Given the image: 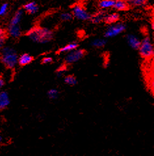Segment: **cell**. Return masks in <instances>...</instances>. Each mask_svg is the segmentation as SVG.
Segmentation results:
<instances>
[{
    "mask_svg": "<svg viewBox=\"0 0 154 156\" xmlns=\"http://www.w3.org/2000/svg\"><path fill=\"white\" fill-rule=\"evenodd\" d=\"M27 35L30 40L37 43H47L53 40V31L46 28L36 27L29 30Z\"/></svg>",
    "mask_w": 154,
    "mask_h": 156,
    "instance_id": "obj_1",
    "label": "cell"
},
{
    "mask_svg": "<svg viewBox=\"0 0 154 156\" xmlns=\"http://www.w3.org/2000/svg\"><path fill=\"white\" fill-rule=\"evenodd\" d=\"M19 56L16 51L12 47H3L1 51V60L5 66L12 69L18 64Z\"/></svg>",
    "mask_w": 154,
    "mask_h": 156,
    "instance_id": "obj_2",
    "label": "cell"
},
{
    "mask_svg": "<svg viewBox=\"0 0 154 156\" xmlns=\"http://www.w3.org/2000/svg\"><path fill=\"white\" fill-rule=\"evenodd\" d=\"M138 51L140 56L143 59H152L153 57L154 49L151 38L149 36H146L142 39L140 41Z\"/></svg>",
    "mask_w": 154,
    "mask_h": 156,
    "instance_id": "obj_3",
    "label": "cell"
},
{
    "mask_svg": "<svg viewBox=\"0 0 154 156\" xmlns=\"http://www.w3.org/2000/svg\"><path fill=\"white\" fill-rule=\"evenodd\" d=\"M126 30V26L123 23H114L110 24L109 27L106 29L104 32V37L112 38L116 37L124 32Z\"/></svg>",
    "mask_w": 154,
    "mask_h": 156,
    "instance_id": "obj_4",
    "label": "cell"
},
{
    "mask_svg": "<svg viewBox=\"0 0 154 156\" xmlns=\"http://www.w3.org/2000/svg\"><path fill=\"white\" fill-rule=\"evenodd\" d=\"M72 13L74 18L82 21L89 20L91 17V15L86 9L80 4H75L73 6L72 9Z\"/></svg>",
    "mask_w": 154,
    "mask_h": 156,
    "instance_id": "obj_5",
    "label": "cell"
},
{
    "mask_svg": "<svg viewBox=\"0 0 154 156\" xmlns=\"http://www.w3.org/2000/svg\"><path fill=\"white\" fill-rule=\"evenodd\" d=\"M85 54H86V51L84 49H81L78 48L74 49L66 53L65 58V62L66 64H72L76 63L85 57Z\"/></svg>",
    "mask_w": 154,
    "mask_h": 156,
    "instance_id": "obj_6",
    "label": "cell"
},
{
    "mask_svg": "<svg viewBox=\"0 0 154 156\" xmlns=\"http://www.w3.org/2000/svg\"><path fill=\"white\" fill-rule=\"evenodd\" d=\"M125 38L127 43L131 48L134 50L138 49L141 40L137 36L133 35V34H128Z\"/></svg>",
    "mask_w": 154,
    "mask_h": 156,
    "instance_id": "obj_7",
    "label": "cell"
},
{
    "mask_svg": "<svg viewBox=\"0 0 154 156\" xmlns=\"http://www.w3.org/2000/svg\"><path fill=\"white\" fill-rule=\"evenodd\" d=\"M130 6L127 0H115L113 8L118 11H125L129 10Z\"/></svg>",
    "mask_w": 154,
    "mask_h": 156,
    "instance_id": "obj_8",
    "label": "cell"
},
{
    "mask_svg": "<svg viewBox=\"0 0 154 156\" xmlns=\"http://www.w3.org/2000/svg\"><path fill=\"white\" fill-rule=\"evenodd\" d=\"M10 104V98L5 91H0V110L5 109Z\"/></svg>",
    "mask_w": 154,
    "mask_h": 156,
    "instance_id": "obj_9",
    "label": "cell"
},
{
    "mask_svg": "<svg viewBox=\"0 0 154 156\" xmlns=\"http://www.w3.org/2000/svg\"><path fill=\"white\" fill-rule=\"evenodd\" d=\"M78 47H79V44L77 42L75 41L70 42L69 43H68L67 45L62 47L61 48H60L58 53L59 54H65V53L66 54L72 51L78 49Z\"/></svg>",
    "mask_w": 154,
    "mask_h": 156,
    "instance_id": "obj_10",
    "label": "cell"
},
{
    "mask_svg": "<svg viewBox=\"0 0 154 156\" xmlns=\"http://www.w3.org/2000/svg\"><path fill=\"white\" fill-rule=\"evenodd\" d=\"M8 34L12 37H19L21 36V34H22L20 25H9Z\"/></svg>",
    "mask_w": 154,
    "mask_h": 156,
    "instance_id": "obj_11",
    "label": "cell"
},
{
    "mask_svg": "<svg viewBox=\"0 0 154 156\" xmlns=\"http://www.w3.org/2000/svg\"><path fill=\"white\" fill-rule=\"evenodd\" d=\"M120 19V16L117 12H113L110 14H106L104 22L108 24H112L116 23Z\"/></svg>",
    "mask_w": 154,
    "mask_h": 156,
    "instance_id": "obj_12",
    "label": "cell"
},
{
    "mask_svg": "<svg viewBox=\"0 0 154 156\" xmlns=\"http://www.w3.org/2000/svg\"><path fill=\"white\" fill-rule=\"evenodd\" d=\"M32 56L28 53H24L19 57L18 58V64L21 66H27L33 61Z\"/></svg>",
    "mask_w": 154,
    "mask_h": 156,
    "instance_id": "obj_13",
    "label": "cell"
},
{
    "mask_svg": "<svg viewBox=\"0 0 154 156\" xmlns=\"http://www.w3.org/2000/svg\"><path fill=\"white\" fill-rule=\"evenodd\" d=\"M24 9L28 13L33 15L37 12L38 9H39V7H38L37 4L36 2H32L25 4L24 5Z\"/></svg>",
    "mask_w": 154,
    "mask_h": 156,
    "instance_id": "obj_14",
    "label": "cell"
},
{
    "mask_svg": "<svg viewBox=\"0 0 154 156\" xmlns=\"http://www.w3.org/2000/svg\"><path fill=\"white\" fill-rule=\"evenodd\" d=\"M106 14V13L104 11L98 12L94 14L93 15H91L90 20H91L93 24H100L102 23V22H104V16Z\"/></svg>",
    "mask_w": 154,
    "mask_h": 156,
    "instance_id": "obj_15",
    "label": "cell"
},
{
    "mask_svg": "<svg viewBox=\"0 0 154 156\" xmlns=\"http://www.w3.org/2000/svg\"><path fill=\"white\" fill-rule=\"evenodd\" d=\"M23 11L19 9L16 11L15 15L11 19L9 25H20V23L23 19Z\"/></svg>",
    "mask_w": 154,
    "mask_h": 156,
    "instance_id": "obj_16",
    "label": "cell"
},
{
    "mask_svg": "<svg viewBox=\"0 0 154 156\" xmlns=\"http://www.w3.org/2000/svg\"><path fill=\"white\" fill-rule=\"evenodd\" d=\"M115 0H100L98 2V7L100 9H108L113 8Z\"/></svg>",
    "mask_w": 154,
    "mask_h": 156,
    "instance_id": "obj_17",
    "label": "cell"
},
{
    "mask_svg": "<svg viewBox=\"0 0 154 156\" xmlns=\"http://www.w3.org/2000/svg\"><path fill=\"white\" fill-rule=\"evenodd\" d=\"M107 44V40L105 38H98L94 40L91 42V45L95 48L100 49L103 48Z\"/></svg>",
    "mask_w": 154,
    "mask_h": 156,
    "instance_id": "obj_18",
    "label": "cell"
},
{
    "mask_svg": "<svg viewBox=\"0 0 154 156\" xmlns=\"http://www.w3.org/2000/svg\"><path fill=\"white\" fill-rule=\"evenodd\" d=\"M65 83L70 86H75L78 83V80L73 75H68L65 77Z\"/></svg>",
    "mask_w": 154,
    "mask_h": 156,
    "instance_id": "obj_19",
    "label": "cell"
},
{
    "mask_svg": "<svg viewBox=\"0 0 154 156\" xmlns=\"http://www.w3.org/2000/svg\"><path fill=\"white\" fill-rule=\"evenodd\" d=\"M47 96L51 100H56L59 97V92L56 89H51L48 90Z\"/></svg>",
    "mask_w": 154,
    "mask_h": 156,
    "instance_id": "obj_20",
    "label": "cell"
},
{
    "mask_svg": "<svg viewBox=\"0 0 154 156\" xmlns=\"http://www.w3.org/2000/svg\"><path fill=\"white\" fill-rule=\"evenodd\" d=\"M73 18H74L73 15H72V12H62V13H61V15H60V19L64 22L71 21L72 19H73Z\"/></svg>",
    "mask_w": 154,
    "mask_h": 156,
    "instance_id": "obj_21",
    "label": "cell"
},
{
    "mask_svg": "<svg viewBox=\"0 0 154 156\" xmlns=\"http://www.w3.org/2000/svg\"><path fill=\"white\" fill-rule=\"evenodd\" d=\"M127 2H129L131 6L140 7L145 5L147 2V0H128Z\"/></svg>",
    "mask_w": 154,
    "mask_h": 156,
    "instance_id": "obj_22",
    "label": "cell"
},
{
    "mask_svg": "<svg viewBox=\"0 0 154 156\" xmlns=\"http://www.w3.org/2000/svg\"><path fill=\"white\" fill-rule=\"evenodd\" d=\"M8 4L7 3H3L2 5L0 6V16H3L5 15L8 11Z\"/></svg>",
    "mask_w": 154,
    "mask_h": 156,
    "instance_id": "obj_23",
    "label": "cell"
},
{
    "mask_svg": "<svg viewBox=\"0 0 154 156\" xmlns=\"http://www.w3.org/2000/svg\"><path fill=\"white\" fill-rule=\"evenodd\" d=\"M5 40V33L3 30L0 28V49L2 48L4 41Z\"/></svg>",
    "mask_w": 154,
    "mask_h": 156,
    "instance_id": "obj_24",
    "label": "cell"
},
{
    "mask_svg": "<svg viewBox=\"0 0 154 156\" xmlns=\"http://www.w3.org/2000/svg\"><path fill=\"white\" fill-rule=\"evenodd\" d=\"M66 66H63L60 67L57 70V73H56L57 77H61L62 76H64V74H65V73H66Z\"/></svg>",
    "mask_w": 154,
    "mask_h": 156,
    "instance_id": "obj_25",
    "label": "cell"
},
{
    "mask_svg": "<svg viewBox=\"0 0 154 156\" xmlns=\"http://www.w3.org/2000/svg\"><path fill=\"white\" fill-rule=\"evenodd\" d=\"M53 62V58L50 57H45L43 58L42 59V63L44 64H49Z\"/></svg>",
    "mask_w": 154,
    "mask_h": 156,
    "instance_id": "obj_26",
    "label": "cell"
},
{
    "mask_svg": "<svg viewBox=\"0 0 154 156\" xmlns=\"http://www.w3.org/2000/svg\"><path fill=\"white\" fill-rule=\"evenodd\" d=\"M4 85H5V81L3 78H0V89L2 88Z\"/></svg>",
    "mask_w": 154,
    "mask_h": 156,
    "instance_id": "obj_27",
    "label": "cell"
},
{
    "mask_svg": "<svg viewBox=\"0 0 154 156\" xmlns=\"http://www.w3.org/2000/svg\"><path fill=\"white\" fill-rule=\"evenodd\" d=\"M2 142V136L0 135V144H1Z\"/></svg>",
    "mask_w": 154,
    "mask_h": 156,
    "instance_id": "obj_28",
    "label": "cell"
},
{
    "mask_svg": "<svg viewBox=\"0 0 154 156\" xmlns=\"http://www.w3.org/2000/svg\"><path fill=\"white\" fill-rule=\"evenodd\" d=\"M127 1H128V0H127Z\"/></svg>",
    "mask_w": 154,
    "mask_h": 156,
    "instance_id": "obj_29",
    "label": "cell"
}]
</instances>
